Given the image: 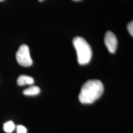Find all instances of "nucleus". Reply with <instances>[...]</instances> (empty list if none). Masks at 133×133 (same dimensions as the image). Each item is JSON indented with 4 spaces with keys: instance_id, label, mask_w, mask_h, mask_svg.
Instances as JSON below:
<instances>
[{
    "instance_id": "nucleus-2",
    "label": "nucleus",
    "mask_w": 133,
    "mask_h": 133,
    "mask_svg": "<svg viewBox=\"0 0 133 133\" xmlns=\"http://www.w3.org/2000/svg\"><path fill=\"white\" fill-rule=\"evenodd\" d=\"M72 43L76 50L78 63L81 65L88 64L92 56V49L89 43L81 37L75 38Z\"/></svg>"
},
{
    "instance_id": "nucleus-3",
    "label": "nucleus",
    "mask_w": 133,
    "mask_h": 133,
    "mask_svg": "<svg viewBox=\"0 0 133 133\" xmlns=\"http://www.w3.org/2000/svg\"><path fill=\"white\" fill-rule=\"evenodd\" d=\"M16 58L20 65L27 67L32 65L33 61L30 56L28 46L26 44L21 45L16 53Z\"/></svg>"
},
{
    "instance_id": "nucleus-1",
    "label": "nucleus",
    "mask_w": 133,
    "mask_h": 133,
    "mask_svg": "<svg viewBox=\"0 0 133 133\" xmlns=\"http://www.w3.org/2000/svg\"><path fill=\"white\" fill-rule=\"evenodd\" d=\"M104 90V85L101 81L89 80L81 87L78 97L79 100L83 104H92L102 95Z\"/></svg>"
},
{
    "instance_id": "nucleus-8",
    "label": "nucleus",
    "mask_w": 133,
    "mask_h": 133,
    "mask_svg": "<svg viewBox=\"0 0 133 133\" xmlns=\"http://www.w3.org/2000/svg\"><path fill=\"white\" fill-rule=\"evenodd\" d=\"M27 130L25 127L22 125H18L17 126V133H27Z\"/></svg>"
},
{
    "instance_id": "nucleus-11",
    "label": "nucleus",
    "mask_w": 133,
    "mask_h": 133,
    "mask_svg": "<svg viewBox=\"0 0 133 133\" xmlns=\"http://www.w3.org/2000/svg\"><path fill=\"white\" fill-rule=\"evenodd\" d=\"M38 1H39V2H43L44 0H38Z\"/></svg>"
},
{
    "instance_id": "nucleus-6",
    "label": "nucleus",
    "mask_w": 133,
    "mask_h": 133,
    "mask_svg": "<svg viewBox=\"0 0 133 133\" xmlns=\"http://www.w3.org/2000/svg\"><path fill=\"white\" fill-rule=\"evenodd\" d=\"M40 92L41 89L38 86H33L24 90L23 93L26 96H35L39 94Z\"/></svg>"
},
{
    "instance_id": "nucleus-5",
    "label": "nucleus",
    "mask_w": 133,
    "mask_h": 133,
    "mask_svg": "<svg viewBox=\"0 0 133 133\" xmlns=\"http://www.w3.org/2000/svg\"><path fill=\"white\" fill-rule=\"evenodd\" d=\"M17 84L19 86L32 85L34 83V79L31 76L26 75H21L17 81Z\"/></svg>"
},
{
    "instance_id": "nucleus-7",
    "label": "nucleus",
    "mask_w": 133,
    "mask_h": 133,
    "mask_svg": "<svg viewBox=\"0 0 133 133\" xmlns=\"http://www.w3.org/2000/svg\"><path fill=\"white\" fill-rule=\"evenodd\" d=\"M15 128L14 123L12 121H9L4 124L3 129L6 133H12Z\"/></svg>"
},
{
    "instance_id": "nucleus-9",
    "label": "nucleus",
    "mask_w": 133,
    "mask_h": 133,
    "mask_svg": "<svg viewBox=\"0 0 133 133\" xmlns=\"http://www.w3.org/2000/svg\"><path fill=\"white\" fill-rule=\"evenodd\" d=\"M127 28L129 32L131 34L132 36H133V21L130 22L127 25Z\"/></svg>"
},
{
    "instance_id": "nucleus-10",
    "label": "nucleus",
    "mask_w": 133,
    "mask_h": 133,
    "mask_svg": "<svg viewBox=\"0 0 133 133\" xmlns=\"http://www.w3.org/2000/svg\"><path fill=\"white\" fill-rule=\"evenodd\" d=\"M73 1H76V2H78V1H81V0H73Z\"/></svg>"
},
{
    "instance_id": "nucleus-12",
    "label": "nucleus",
    "mask_w": 133,
    "mask_h": 133,
    "mask_svg": "<svg viewBox=\"0 0 133 133\" xmlns=\"http://www.w3.org/2000/svg\"><path fill=\"white\" fill-rule=\"evenodd\" d=\"M4 1V0H0V2H2V1Z\"/></svg>"
},
{
    "instance_id": "nucleus-4",
    "label": "nucleus",
    "mask_w": 133,
    "mask_h": 133,
    "mask_svg": "<svg viewBox=\"0 0 133 133\" xmlns=\"http://www.w3.org/2000/svg\"><path fill=\"white\" fill-rule=\"evenodd\" d=\"M105 44L109 52L114 53L117 46V39L116 36L111 31H107L105 36Z\"/></svg>"
}]
</instances>
